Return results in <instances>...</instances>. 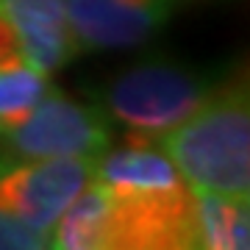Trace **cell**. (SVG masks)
I'll return each instance as SVG.
<instances>
[{"label":"cell","mask_w":250,"mask_h":250,"mask_svg":"<svg viewBox=\"0 0 250 250\" xmlns=\"http://www.w3.org/2000/svg\"><path fill=\"white\" fill-rule=\"evenodd\" d=\"M95 181L108 189V250L197 248L195 189L161 147L125 139L100 153Z\"/></svg>","instance_id":"1"},{"label":"cell","mask_w":250,"mask_h":250,"mask_svg":"<svg viewBox=\"0 0 250 250\" xmlns=\"http://www.w3.org/2000/svg\"><path fill=\"white\" fill-rule=\"evenodd\" d=\"M156 142L195 192L248 200L250 98L245 78L217 83L195 114Z\"/></svg>","instance_id":"2"},{"label":"cell","mask_w":250,"mask_h":250,"mask_svg":"<svg viewBox=\"0 0 250 250\" xmlns=\"http://www.w3.org/2000/svg\"><path fill=\"white\" fill-rule=\"evenodd\" d=\"M217 83L175 62H139L117 72L103 89V111L125 128V139L156 142L192 117Z\"/></svg>","instance_id":"3"},{"label":"cell","mask_w":250,"mask_h":250,"mask_svg":"<svg viewBox=\"0 0 250 250\" xmlns=\"http://www.w3.org/2000/svg\"><path fill=\"white\" fill-rule=\"evenodd\" d=\"M89 156L17 159L0 167V211L50 236L59 217L95 175Z\"/></svg>","instance_id":"4"},{"label":"cell","mask_w":250,"mask_h":250,"mask_svg":"<svg viewBox=\"0 0 250 250\" xmlns=\"http://www.w3.org/2000/svg\"><path fill=\"white\" fill-rule=\"evenodd\" d=\"M6 142L14 159H98L111 147V120L100 106H86L50 86L31 117L6 136Z\"/></svg>","instance_id":"5"},{"label":"cell","mask_w":250,"mask_h":250,"mask_svg":"<svg viewBox=\"0 0 250 250\" xmlns=\"http://www.w3.org/2000/svg\"><path fill=\"white\" fill-rule=\"evenodd\" d=\"M78 50L142 45L170 22L175 0H64Z\"/></svg>","instance_id":"6"},{"label":"cell","mask_w":250,"mask_h":250,"mask_svg":"<svg viewBox=\"0 0 250 250\" xmlns=\"http://www.w3.org/2000/svg\"><path fill=\"white\" fill-rule=\"evenodd\" d=\"M25 62L50 72L70 64L81 53L64 0H0Z\"/></svg>","instance_id":"7"},{"label":"cell","mask_w":250,"mask_h":250,"mask_svg":"<svg viewBox=\"0 0 250 250\" xmlns=\"http://www.w3.org/2000/svg\"><path fill=\"white\" fill-rule=\"evenodd\" d=\"M195 236L203 250H245L250 236L248 200L195 192Z\"/></svg>","instance_id":"8"},{"label":"cell","mask_w":250,"mask_h":250,"mask_svg":"<svg viewBox=\"0 0 250 250\" xmlns=\"http://www.w3.org/2000/svg\"><path fill=\"white\" fill-rule=\"evenodd\" d=\"M50 89V75L25 62V56H11L0 62V136H9L25 123L39 100Z\"/></svg>","instance_id":"9"},{"label":"cell","mask_w":250,"mask_h":250,"mask_svg":"<svg viewBox=\"0 0 250 250\" xmlns=\"http://www.w3.org/2000/svg\"><path fill=\"white\" fill-rule=\"evenodd\" d=\"M50 248V236L31 228L17 217L0 211V250H39Z\"/></svg>","instance_id":"10"},{"label":"cell","mask_w":250,"mask_h":250,"mask_svg":"<svg viewBox=\"0 0 250 250\" xmlns=\"http://www.w3.org/2000/svg\"><path fill=\"white\" fill-rule=\"evenodd\" d=\"M11 56H22V53H20V42H17V36H14V31H11L9 20L0 11V62L11 59Z\"/></svg>","instance_id":"11"}]
</instances>
